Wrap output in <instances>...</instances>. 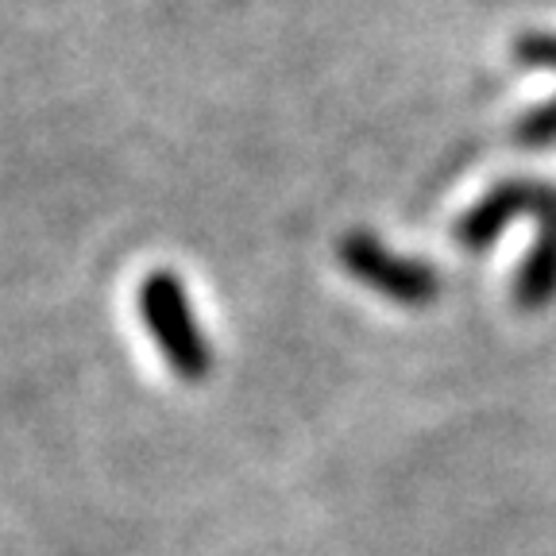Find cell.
<instances>
[{
  "mask_svg": "<svg viewBox=\"0 0 556 556\" xmlns=\"http://www.w3.org/2000/svg\"><path fill=\"white\" fill-rule=\"evenodd\" d=\"M139 321L155 340L159 356L166 359V367L174 371L178 382H205L213 371V352H208V340L198 325V313H193L190 290L174 270L159 267L151 270L143 282H139Z\"/></svg>",
  "mask_w": 556,
  "mask_h": 556,
  "instance_id": "cell-1",
  "label": "cell"
},
{
  "mask_svg": "<svg viewBox=\"0 0 556 556\" xmlns=\"http://www.w3.org/2000/svg\"><path fill=\"white\" fill-rule=\"evenodd\" d=\"M337 255L359 287L391 298V302L429 305L441 298V275H437V267L391 252V248L371 232H348L344 240L337 243Z\"/></svg>",
  "mask_w": 556,
  "mask_h": 556,
  "instance_id": "cell-2",
  "label": "cell"
},
{
  "mask_svg": "<svg viewBox=\"0 0 556 556\" xmlns=\"http://www.w3.org/2000/svg\"><path fill=\"white\" fill-rule=\"evenodd\" d=\"M541 186L545 182H521V178H510V182L495 186L479 205H471L468 213L456 220V228H452L456 243L468 248V252H486V243L498 240L514 217H533V213H538Z\"/></svg>",
  "mask_w": 556,
  "mask_h": 556,
  "instance_id": "cell-3",
  "label": "cell"
},
{
  "mask_svg": "<svg viewBox=\"0 0 556 556\" xmlns=\"http://www.w3.org/2000/svg\"><path fill=\"white\" fill-rule=\"evenodd\" d=\"M533 220H538V248L526 255L514 282V302L521 309H541L556 294V186L545 182Z\"/></svg>",
  "mask_w": 556,
  "mask_h": 556,
  "instance_id": "cell-4",
  "label": "cell"
},
{
  "mask_svg": "<svg viewBox=\"0 0 556 556\" xmlns=\"http://www.w3.org/2000/svg\"><path fill=\"white\" fill-rule=\"evenodd\" d=\"M518 143H530V148H545V143H556V97L533 113H526L514 128Z\"/></svg>",
  "mask_w": 556,
  "mask_h": 556,
  "instance_id": "cell-5",
  "label": "cell"
},
{
  "mask_svg": "<svg viewBox=\"0 0 556 556\" xmlns=\"http://www.w3.org/2000/svg\"><path fill=\"white\" fill-rule=\"evenodd\" d=\"M514 59L521 66L556 70V35H521L518 43H514Z\"/></svg>",
  "mask_w": 556,
  "mask_h": 556,
  "instance_id": "cell-6",
  "label": "cell"
}]
</instances>
